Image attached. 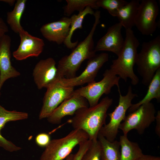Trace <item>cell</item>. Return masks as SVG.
Returning <instances> with one entry per match:
<instances>
[{
	"instance_id": "26",
	"label": "cell",
	"mask_w": 160,
	"mask_h": 160,
	"mask_svg": "<svg viewBox=\"0 0 160 160\" xmlns=\"http://www.w3.org/2000/svg\"><path fill=\"white\" fill-rule=\"evenodd\" d=\"M127 3L124 0H97L96 4L99 8L107 10L111 15L116 17L119 9Z\"/></svg>"
},
{
	"instance_id": "33",
	"label": "cell",
	"mask_w": 160,
	"mask_h": 160,
	"mask_svg": "<svg viewBox=\"0 0 160 160\" xmlns=\"http://www.w3.org/2000/svg\"><path fill=\"white\" fill-rule=\"evenodd\" d=\"M0 1L7 3L11 6L13 5L16 2L15 0H0Z\"/></svg>"
},
{
	"instance_id": "3",
	"label": "cell",
	"mask_w": 160,
	"mask_h": 160,
	"mask_svg": "<svg viewBox=\"0 0 160 160\" xmlns=\"http://www.w3.org/2000/svg\"><path fill=\"white\" fill-rule=\"evenodd\" d=\"M140 42L132 29H125V37L122 49L117 58L112 61L109 68L116 75L126 82L128 78L133 85H137L139 79L134 71Z\"/></svg>"
},
{
	"instance_id": "25",
	"label": "cell",
	"mask_w": 160,
	"mask_h": 160,
	"mask_svg": "<svg viewBox=\"0 0 160 160\" xmlns=\"http://www.w3.org/2000/svg\"><path fill=\"white\" fill-rule=\"evenodd\" d=\"M67 4L63 8L64 15L69 17L75 11L81 12L87 7L97 9V0H66Z\"/></svg>"
},
{
	"instance_id": "8",
	"label": "cell",
	"mask_w": 160,
	"mask_h": 160,
	"mask_svg": "<svg viewBox=\"0 0 160 160\" xmlns=\"http://www.w3.org/2000/svg\"><path fill=\"white\" fill-rule=\"evenodd\" d=\"M156 113L155 107L152 103L143 104L126 116L119 129L122 131L124 135H127L132 129L136 130L139 135H141L155 120Z\"/></svg>"
},
{
	"instance_id": "10",
	"label": "cell",
	"mask_w": 160,
	"mask_h": 160,
	"mask_svg": "<svg viewBox=\"0 0 160 160\" xmlns=\"http://www.w3.org/2000/svg\"><path fill=\"white\" fill-rule=\"evenodd\" d=\"M43 100L39 119L47 118L63 102L73 95L74 87L65 86L59 80L47 88Z\"/></svg>"
},
{
	"instance_id": "24",
	"label": "cell",
	"mask_w": 160,
	"mask_h": 160,
	"mask_svg": "<svg viewBox=\"0 0 160 160\" xmlns=\"http://www.w3.org/2000/svg\"><path fill=\"white\" fill-rule=\"evenodd\" d=\"M26 0H17L13 10L7 13V22L12 30L18 33L24 29L20 24L21 19L25 8Z\"/></svg>"
},
{
	"instance_id": "21",
	"label": "cell",
	"mask_w": 160,
	"mask_h": 160,
	"mask_svg": "<svg viewBox=\"0 0 160 160\" xmlns=\"http://www.w3.org/2000/svg\"><path fill=\"white\" fill-rule=\"evenodd\" d=\"M119 142L121 147L120 160H136L143 154L138 143L129 140L127 135L120 136Z\"/></svg>"
},
{
	"instance_id": "22",
	"label": "cell",
	"mask_w": 160,
	"mask_h": 160,
	"mask_svg": "<svg viewBox=\"0 0 160 160\" xmlns=\"http://www.w3.org/2000/svg\"><path fill=\"white\" fill-rule=\"evenodd\" d=\"M95 12L89 7H87L77 15L73 14L70 17L71 23L70 31L68 37L63 44L68 49H73L78 44V41L72 42L71 37L74 32L77 29L82 28V23L85 17L88 14L93 15Z\"/></svg>"
},
{
	"instance_id": "12",
	"label": "cell",
	"mask_w": 160,
	"mask_h": 160,
	"mask_svg": "<svg viewBox=\"0 0 160 160\" xmlns=\"http://www.w3.org/2000/svg\"><path fill=\"white\" fill-rule=\"evenodd\" d=\"M56 64L54 59L49 57L40 60L35 65L33 76L34 83L39 89L47 88L60 80Z\"/></svg>"
},
{
	"instance_id": "5",
	"label": "cell",
	"mask_w": 160,
	"mask_h": 160,
	"mask_svg": "<svg viewBox=\"0 0 160 160\" xmlns=\"http://www.w3.org/2000/svg\"><path fill=\"white\" fill-rule=\"evenodd\" d=\"M89 138L88 135L84 131L74 129L64 137L51 140L39 160H63L77 145Z\"/></svg>"
},
{
	"instance_id": "15",
	"label": "cell",
	"mask_w": 160,
	"mask_h": 160,
	"mask_svg": "<svg viewBox=\"0 0 160 160\" xmlns=\"http://www.w3.org/2000/svg\"><path fill=\"white\" fill-rule=\"evenodd\" d=\"M122 27L118 22L108 28L106 33L98 41L94 49L95 52L107 51L118 56L124 43L121 31Z\"/></svg>"
},
{
	"instance_id": "17",
	"label": "cell",
	"mask_w": 160,
	"mask_h": 160,
	"mask_svg": "<svg viewBox=\"0 0 160 160\" xmlns=\"http://www.w3.org/2000/svg\"><path fill=\"white\" fill-rule=\"evenodd\" d=\"M71 23L70 17H63L57 21L43 25L40 31L48 41L61 44H63L68 36Z\"/></svg>"
},
{
	"instance_id": "20",
	"label": "cell",
	"mask_w": 160,
	"mask_h": 160,
	"mask_svg": "<svg viewBox=\"0 0 160 160\" xmlns=\"http://www.w3.org/2000/svg\"><path fill=\"white\" fill-rule=\"evenodd\" d=\"M153 99H156L158 102L160 101V68L157 70L148 86V89L145 97L138 103L132 104L128 109L130 113L135 111L140 105L150 102Z\"/></svg>"
},
{
	"instance_id": "4",
	"label": "cell",
	"mask_w": 160,
	"mask_h": 160,
	"mask_svg": "<svg viewBox=\"0 0 160 160\" xmlns=\"http://www.w3.org/2000/svg\"><path fill=\"white\" fill-rule=\"evenodd\" d=\"M135 64L142 83L148 86L157 70L160 68V36L144 42L137 53Z\"/></svg>"
},
{
	"instance_id": "32",
	"label": "cell",
	"mask_w": 160,
	"mask_h": 160,
	"mask_svg": "<svg viewBox=\"0 0 160 160\" xmlns=\"http://www.w3.org/2000/svg\"><path fill=\"white\" fill-rule=\"evenodd\" d=\"M136 160H160V158L158 156L143 154Z\"/></svg>"
},
{
	"instance_id": "11",
	"label": "cell",
	"mask_w": 160,
	"mask_h": 160,
	"mask_svg": "<svg viewBox=\"0 0 160 160\" xmlns=\"http://www.w3.org/2000/svg\"><path fill=\"white\" fill-rule=\"evenodd\" d=\"M108 59L109 55L106 53L96 54L88 60L85 69L80 75L71 79L63 78L59 81L63 86L74 87L95 81L98 71Z\"/></svg>"
},
{
	"instance_id": "7",
	"label": "cell",
	"mask_w": 160,
	"mask_h": 160,
	"mask_svg": "<svg viewBox=\"0 0 160 160\" xmlns=\"http://www.w3.org/2000/svg\"><path fill=\"white\" fill-rule=\"evenodd\" d=\"M118 91L119 94L118 105L113 112L108 113L110 121L101 128L98 134L111 142L115 140L119 132V127L126 116L127 111L132 104V100L137 96V94L132 92L131 85L129 87L127 93L125 95H121L120 90Z\"/></svg>"
},
{
	"instance_id": "31",
	"label": "cell",
	"mask_w": 160,
	"mask_h": 160,
	"mask_svg": "<svg viewBox=\"0 0 160 160\" xmlns=\"http://www.w3.org/2000/svg\"><path fill=\"white\" fill-rule=\"evenodd\" d=\"M155 120L156 121V125L155 131L157 135L160 137V111H158L157 112L155 117Z\"/></svg>"
},
{
	"instance_id": "18",
	"label": "cell",
	"mask_w": 160,
	"mask_h": 160,
	"mask_svg": "<svg viewBox=\"0 0 160 160\" xmlns=\"http://www.w3.org/2000/svg\"><path fill=\"white\" fill-rule=\"evenodd\" d=\"M28 113L16 111H8L0 104V147L5 150L13 152L20 150L21 148L4 137L1 131L5 124L10 121L24 120L28 118Z\"/></svg>"
},
{
	"instance_id": "27",
	"label": "cell",
	"mask_w": 160,
	"mask_h": 160,
	"mask_svg": "<svg viewBox=\"0 0 160 160\" xmlns=\"http://www.w3.org/2000/svg\"><path fill=\"white\" fill-rule=\"evenodd\" d=\"M101 146L98 140L92 141L91 144L81 160H100Z\"/></svg>"
},
{
	"instance_id": "1",
	"label": "cell",
	"mask_w": 160,
	"mask_h": 160,
	"mask_svg": "<svg viewBox=\"0 0 160 160\" xmlns=\"http://www.w3.org/2000/svg\"><path fill=\"white\" fill-rule=\"evenodd\" d=\"M93 15L95 22L88 35L72 49L70 54L63 56L59 61L57 68L60 79L63 78L71 79L76 76V72L82 62L96 54L94 49L93 36L100 23V11H96Z\"/></svg>"
},
{
	"instance_id": "6",
	"label": "cell",
	"mask_w": 160,
	"mask_h": 160,
	"mask_svg": "<svg viewBox=\"0 0 160 160\" xmlns=\"http://www.w3.org/2000/svg\"><path fill=\"white\" fill-rule=\"evenodd\" d=\"M103 76V78L98 82L95 81L74 90L73 95L84 97L88 102L89 107H92L98 103L100 99L103 94H109L114 86H117L118 90H120V78L109 68L105 70Z\"/></svg>"
},
{
	"instance_id": "14",
	"label": "cell",
	"mask_w": 160,
	"mask_h": 160,
	"mask_svg": "<svg viewBox=\"0 0 160 160\" xmlns=\"http://www.w3.org/2000/svg\"><path fill=\"white\" fill-rule=\"evenodd\" d=\"M11 37L5 34L0 37V95L3 85L7 79L20 76V73L11 62Z\"/></svg>"
},
{
	"instance_id": "34",
	"label": "cell",
	"mask_w": 160,
	"mask_h": 160,
	"mask_svg": "<svg viewBox=\"0 0 160 160\" xmlns=\"http://www.w3.org/2000/svg\"><path fill=\"white\" fill-rule=\"evenodd\" d=\"M74 154L71 153L66 158L65 160H73Z\"/></svg>"
},
{
	"instance_id": "23",
	"label": "cell",
	"mask_w": 160,
	"mask_h": 160,
	"mask_svg": "<svg viewBox=\"0 0 160 160\" xmlns=\"http://www.w3.org/2000/svg\"><path fill=\"white\" fill-rule=\"evenodd\" d=\"M97 140L101 146L100 160H120V144L115 140L111 142L98 134Z\"/></svg>"
},
{
	"instance_id": "2",
	"label": "cell",
	"mask_w": 160,
	"mask_h": 160,
	"mask_svg": "<svg viewBox=\"0 0 160 160\" xmlns=\"http://www.w3.org/2000/svg\"><path fill=\"white\" fill-rule=\"evenodd\" d=\"M113 102L111 98L105 97L94 106L78 110L68 121L74 129L82 130L86 132L89 140H97L100 130L106 124L107 112Z\"/></svg>"
},
{
	"instance_id": "28",
	"label": "cell",
	"mask_w": 160,
	"mask_h": 160,
	"mask_svg": "<svg viewBox=\"0 0 160 160\" xmlns=\"http://www.w3.org/2000/svg\"><path fill=\"white\" fill-rule=\"evenodd\" d=\"M92 142V140L88 139L80 143L79 145L78 151L74 154L73 160H81L83 155L90 146Z\"/></svg>"
},
{
	"instance_id": "13",
	"label": "cell",
	"mask_w": 160,
	"mask_h": 160,
	"mask_svg": "<svg viewBox=\"0 0 160 160\" xmlns=\"http://www.w3.org/2000/svg\"><path fill=\"white\" fill-rule=\"evenodd\" d=\"M19 34L20 42L17 49L12 53L15 58L20 61L29 57H38L43 50L45 46L44 40L31 35L24 29Z\"/></svg>"
},
{
	"instance_id": "29",
	"label": "cell",
	"mask_w": 160,
	"mask_h": 160,
	"mask_svg": "<svg viewBox=\"0 0 160 160\" xmlns=\"http://www.w3.org/2000/svg\"><path fill=\"white\" fill-rule=\"evenodd\" d=\"M50 140L49 135L45 133H41L38 134L35 138V141L36 144L42 147L47 146Z\"/></svg>"
},
{
	"instance_id": "16",
	"label": "cell",
	"mask_w": 160,
	"mask_h": 160,
	"mask_svg": "<svg viewBox=\"0 0 160 160\" xmlns=\"http://www.w3.org/2000/svg\"><path fill=\"white\" fill-rule=\"evenodd\" d=\"M88 103L84 97L73 95L60 105L47 118L52 124H59L65 116L73 115L79 109L88 106Z\"/></svg>"
},
{
	"instance_id": "30",
	"label": "cell",
	"mask_w": 160,
	"mask_h": 160,
	"mask_svg": "<svg viewBox=\"0 0 160 160\" xmlns=\"http://www.w3.org/2000/svg\"><path fill=\"white\" fill-rule=\"evenodd\" d=\"M8 31V26L2 18L0 17V37L6 34Z\"/></svg>"
},
{
	"instance_id": "9",
	"label": "cell",
	"mask_w": 160,
	"mask_h": 160,
	"mask_svg": "<svg viewBox=\"0 0 160 160\" xmlns=\"http://www.w3.org/2000/svg\"><path fill=\"white\" fill-rule=\"evenodd\" d=\"M159 13V6L156 0H142L135 17V26L143 35L152 34L157 27L156 20Z\"/></svg>"
},
{
	"instance_id": "19",
	"label": "cell",
	"mask_w": 160,
	"mask_h": 160,
	"mask_svg": "<svg viewBox=\"0 0 160 160\" xmlns=\"http://www.w3.org/2000/svg\"><path fill=\"white\" fill-rule=\"evenodd\" d=\"M140 3L139 0H131L118 10L116 17L125 29H132L135 26V20Z\"/></svg>"
}]
</instances>
